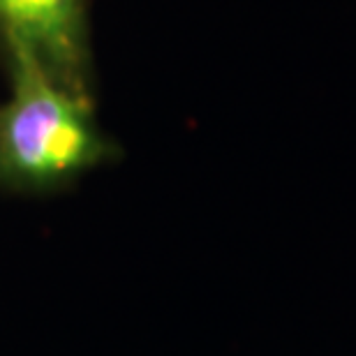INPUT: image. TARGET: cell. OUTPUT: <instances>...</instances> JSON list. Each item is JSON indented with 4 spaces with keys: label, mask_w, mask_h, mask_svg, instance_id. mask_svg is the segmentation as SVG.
<instances>
[{
    "label": "cell",
    "mask_w": 356,
    "mask_h": 356,
    "mask_svg": "<svg viewBox=\"0 0 356 356\" xmlns=\"http://www.w3.org/2000/svg\"><path fill=\"white\" fill-rule=\"evenodd\" d=\"M0 65H31L95 95L92 0H0Z\"/></svg>",
    "instance_id": "2"
},
{
    "label": "cell",
    "mask_w": 356,
    "mask_h": 356,
    "mask_svg": "<svg viewBox=\"0 0 356 356\" xmlns=\"http://www.w3.org/2000/svg\"><path fill=\"white\" fill-rule=\"evenodd\" d=\"M0 102V188L42 195L70 188L118 155L97 120L95 95L51 79L31 65L5 67Z\"/></svg>",
    "instance_id": "1"
}]
</instances>
